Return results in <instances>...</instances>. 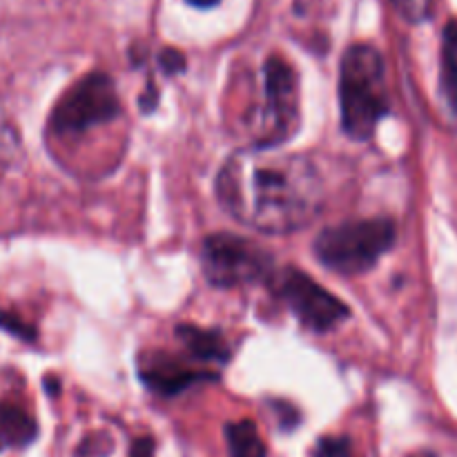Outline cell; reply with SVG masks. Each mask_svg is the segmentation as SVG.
Segmentation results:
<instances>
[{
	"instance_id": "52a82bcc",
	"label": "cell",
	"mask_w": 457,
	"mask_h": 457,
	"mask_svg": "<svg viewBox=\"0 0 457 457\" xmlns=\"http://www.w3.org/2000/svg\"><path fill=\"white\" fill-rule=\"evenodd\" d=\"M263 132L257 147H277L288 141L299 128V90L293 65L282 56H270L263 65Z\"/></svg>"
},
{
	"instance_id": "3957f363",
	"label": "cell",
	"mask_w": 457,
	"mask_h": 457,
	"mask_svg": "<svg viewBox=\"0 0 457 457\" xmlns=\"http://www.w3.org/2000/svg\"><path fill=\"white\" fill-rule=\"evenodd\" d=\"M390 219H359L326 227L314 239V257L337 274H362L371 270L395 244Z\"/></svg>"
},
{
	"instance_id": "8992f818",
	"label": "cell",
	"mask_w": 457,
	"mask_h": 457,
	"mask_svg": "<svg viewBox=\"0 0 457 457\" xmlns=\"http://www.w3.org/2000/svg\"><path fill=\"white\" fill-rule=\"evenodd\" d=\"M270 284L277 297L284 299L293 314L312 333H330L350 314L344 301L297 268L272 272Z\"/></svg>"
},
{
	"instance_id": "7a4b0ae2",
	"label": "cell",
	"mask_w": 457,
	"mask_h": 457,
	"mask_svg": "<svg viewBox=\"0 0 457 457\" xmlns=\"http://www.w3.org/2000/svg\"><path fill=\"white\" fill-rule=\"evenodd\" d=\"M339 110L341 128L355 141H368L390 112L384 58L373 45H352L341 56Z\"/></svg>"
},
{
	"instance_id": "d6986e66",
	"label": "cell",
	"mask_w": 457,
	"mask_h": 457,
	"mask_svg": "<svg viewBox=\"0 0 457 457\" xmlns=\"http://www.w3.org/2000/svg\"><path fill=\"white\" fill-rule=\"evenodd\" d=\"M187 3L192 5V7H199V9H210L214 5H219L221 0H187Z\"/></svg>"
},
{
	"instance_id": "ac0fdd59",
	"label": "cell",
	"mask_w": 457,
	"mask_h": 457,
	"mask_svg": "<svg viewBox=\"0 0 457 457\" xmlns=\"http://www.w3.org/2000/svg\"><path fill=\"white\" fill-rule=\"evenodd\" d=\"M130 457H154V439H152V437L136 439Z\"/></svg>"
},
{
	"instance_id": "6da1fadb",
	"label": "cell",
	"mask_w": 457,
	"mask_h": 457,
	"mask_svg": "<svg viewBox=\"0 0 457 457\" xmlns=\"http://www.w3.org/2000/svg\"><path fill=\"white\" fill-rule=\"evenodd\" d=\"M214 187L221 208L232 219L270 234L306 227L324 203L317 165L274 147L234 152L219 170Z\"/></svg>"
},
{
	"instance_id": "5bb4252c",
	"label": "cell",
	"mask_w": 457,
	"mask_h": 457,
	"mask_svg": "<svg viewBox=\"0 0 457 457\" xmlns=\"http://www.w3.org/2000/svg\"><path fill=\"white\" fill-rule=\"evenodd\" d=\"M350 442L346 437H324L317 442L312 457H350Z\"/></svg>"
},
{
	"instance_id": "ba28073f",
	"label": "cell",
	"mask_w": 457,
	"mask_h": 457,
	"mask_svg": "<svg viewBox=\"0 0 457 457\" xmlns=\"http://www.w3.org/2000/svg\"><path fill=\"white\" fill-rule=\"evenodd\" d=\"M141 379L147 388L161 395H174V392H181L187 386H192L203 379H210V373L203 371H192V368L183 366L181 362H176L168 355H152L145 357L141 364Z\"/></svg>"
},
{
	"instance_id": "4fadbf2b",
	"label": "cell",
	"mask_w": 457,
	"mask_h": 457,
	"mask_svg": "<svg viewBox=\"0 0 457 457\" xmlns=\"http://www.w3.org/2000/svg\"><path fill=\"white\" fill-rule=\"evenodd\" d=\"M390 3L409 22H422L430 16V0H390Z\"/></svg>"
},
{
	"instance_id": "e0dca14e",
	"label": "cell",
	"mask_w": 457,
	"mask_h": 457,
	"mask_svg": "<svg viewBox=\"0 0 457 457\" xmlns=\"http://www.w3.org/2000/svg\"><path fill=\"white\" fill-rule=\"evenodd\" d=\"M159 105V92H157V87L152 85V83H147V87H145V94L138 98V107H141V112H145V114H150L152 110H154Z\"/></svg>"
},
{
	"instance_id": "9a60e30c",
	"label": "cell",
	"mask_w": 457,
	"mask_h": 457,
	"mask_svg": "<svg viewBox=\"0 0 457 457\" xmlns=\"http://www.w3.org/2000/svg\"><path fill=\"white\" fill-rule=\"evenodd\" d=\"M0 328L7 330V333H11V335L20 337V339H34L36 337L34 328H29L22 319H18L16 314L5 312V310H0Z\"/></svg>"
},
{
	"instance_id": "277c9868",
	"label": "cell",
	"mask_w": 457,
	"mask_h": 457,
	"mask_svg": "<svg viewBox=\"0 0 457 457\" xmlns=\"http://www.w3.org/2000/svg\"><path fill=\"white\" fill-rule=\"evenodd\" d=\"M119 112L121 100L114 81L103 72H92L58 98L54 112L49 114V130L56 136L83 134L117 119Z\"/></svg>"
},
{
	"instance_id": "5b68a950",
	"label": "cell",
	"mask_w": 457,
	"mask_h": 457,
	"mask_svg": "<svg viewBox=\"0 0 457 457\" xmlns=\"http://www.w3.org/2000/svg\"><path fill=\"white\" fill-rule=\"evenodd\" d=\"M201 263L208 282L219 288L252 284L272 272V257L259 244L225 232L203 241Z\"/></svg>"
},
{
	"instance_id": "9c48e42d",
	"label": "cell",
	"mask_w": 457,
	"mask_h": 457,
	"mask_svg": "<svg viewBox=\"0 0 457 457\" xmlns=\"http://www.w3.org/2000/svg\"><path fill=\"white\" fill-rule=\"evenodd\" d=\"M439 90L453 117L457 119V20H449L442 34Z\"/></svg>"
},
{
	"instance_id": "2e32d148",
	"label": "cell",
	"mask_w": 457,
	"mask_h": 457,
	"mask_svg": "<svg viewBox=\"0 0 457 457\" xmlns=\"http://www.w3.org/2000/svg\"><path fill=\"white\" fill-rule=\"evenodd\" d=\"M159 65H161V69L168 74V76L181 74L185 69V56H183V52H179V49L168 47V49H163V52H161Z\"/></svg>"
},
{
	"instance_id": "8fae6325",
	"label": "cell",
	"mask_w": 457,
	"mask_h": 457,
	"mask_svg": "<svg viewBox=\"0 0 457 457\" xmlns=\"http://www.w3.org/2000/svg\"><path fill=\"white\" fill-rule=\"evenodd\" d=\"M38 435L34 417L14 404H0V446H27Z\"/></svg>"
},
{
	"instance_id": "7c38bea8",
	"label": "cell",
	"mask_w": 457,
	"mask_h": 457,
	"mask_svg": "<svg viewBox=\"0 0 457 457\" xmlns=\"http://www.w3.org/2000/svg\"><path fill=\"white\" fill-rule=\"evenodd\" d=\"M225 439L230 457H265V444L259 437L255 422H234L225 426Z\"/></svg>"
},
{
	"instance_id": "30bf717a",
	"label": "cell",
	"mask_w": 457,
	"mask_h": 457,
	"mask_svg": "<svg viewBox=\"0 0 457 457\" xmlns=\"http://www.w3.org/2000/svg\"><path fill=\"white\" fill-rule=\"evenodd\" d=\"M176 335H179L183 346L190 350V355H194L197 359L219 362V364L230 359V346L214 330H203L197 326H179L176 328Z\"/></svg>"
}]
</instances>
